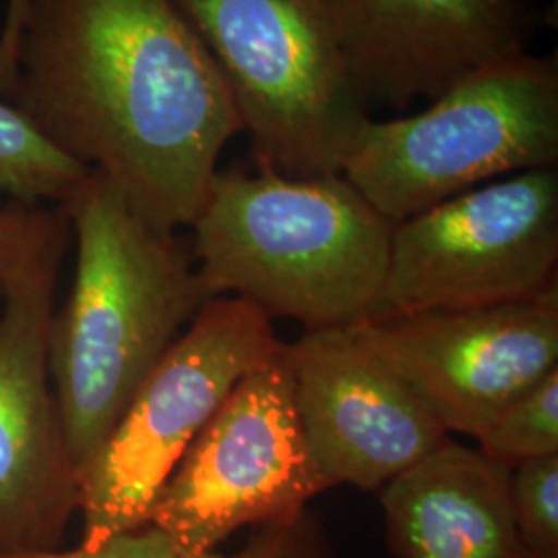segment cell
Here are the masks:
<instances>
[{
  "label": "cell",
  "instance_id": "obj_1",
  "mask_svg": "<svg viewBox=\"0 0 558 558\" xmlns=\"http://www.w3.org/2000/svg\"><path fill=\"white\" fill-rule=\"evenodd\" d=\"M0 98L168 232L191 228L242 133L174 0H32Z\"/></svg>",
  "mask_w": 558,
  "mask_h": 558
},
{
  "label": "cell",
  "instance_id": "obj_2",
  "mask_svg": "<svg viewBox=\"0 0 558 558\" xmlns=\"http://www.w3.org/2000/svg\"><path fill=\"white\" fill-rule=\"evenodd\" d=\"M62 209L77 257L50 320L48 371L81 484L143 380L214 296L191 244L143 220L98 172Z\"/></svg>",
  "mask_w": 558,
  "mask_h": 558
},
{
  "label": "cell",
  "instance_id": "obj_3",
  "mask_svg": "<svg viewBox=\"0 0 558 558\" xmlns=\"http://www.w3.org/2000/svg\"><path fill=\"white\" fill-rule=\"evenodd\" d=\"M207 292L308 329L368 319L385 283L396 223L343 177L218 172L191 223Z\"/></svg>",
  "mask_w": 558,
  "mask_h": 558
},
{
  "label": "cell",
  "instance_id": "obj_4",
  "mask_svg": "<svg viewBox=\"0 0 558 558\" xmlns=\"http://www.w3.org/2000/svg\"><path fill=\"white\" fill-rule=\"evenodd\" d=\"M220 71L259 168L341 177L366 100L325 0H174Z\"/></svg>",
  "mask_w": 558,
  "mask_h": 558
},
{
  "label": "cell",
  "instance_id": "obj_5",
  "mask_svg": "<svg viewBox=\"0 0 558 558\" xmlns=\"http://www.w3.org/2000/svg\"><path fill=\"white\" fill-rule=\"evenodd\" d=\"M557 161V59L521 52L461 77L420 114L368 120L341 177L399 223Z\"/></svg>",
  "mask_w": 558,
  "mask_h": 558
},
{
  "label": "cell",
  "instance_id": "obj_6",
  "mask_svg": "<svg viewBox=\"0 0 558 558\" xmlns=\"http://www.w3.org/2000/svg\"><path fill=\"white\" fill-rule=\"evenodd\" d=\"M283 345L255 304L236 296L205 302L81 474L80 548L145 527L191 442L239 380Z\"/></svg>",
  "mask_w": 558,
  "mask_h": 558
},
{
  "label": "cell",
  "instance_id": "obj_7",
  "mask_svg": "<svg viewBox=\"0 0 558 558\" xmlns=\"http://www.w3.org/2000/svg\"><path fill=\"white\" fill-rule=\"evenodd\" d=\"M558 172L486 182L399 221L366 320L476 311L558 294Z\"/></svg>",
  "mask_w": 558,
  "mask_h": 558
},
{
  "label": "cell",
  "instance_id": "obj_8",
  "mask_svg": "<svg viewBox=\"0 0 558 558\" xmlns=\"http://www.w3.org/2000/svg\"><path fill=\"white\" fill-rule=\"evenodd\" d=\"M325 493L294 408L290 343L246 373L163 484L147 525L216 550L246 525L294 518Z\"/></svg>",
  "mask_w": 558,
  "mask_h": 558
},
{
  "label": "cell",
  "instance_id": "obj_9",
  "mask_svg": "<svg viewBox=\"0 0 558 558\" xmlns=\"http://www.w3.org/2000/svg\"><path fill=\"white\" fill-rule=\"evenodd\" d=\"M350 331L405 383L447 435L476 440L511 401L558 368V294L362 320Z\"/></svg>",
  "mask_w": 558,
  "mask_h": 558
},
{
  "label": "cell",
  "instance_id": "obj_10",
  "mask_svg": "<svg viewBox=\"0 0 558 558\" xmlns=\"http://www.w3.org/2000/svg\"><path fill=\"white\" fill-rule=\"evenodd\" d=\"M59 274L9 292L0 313V558L64 548L80 515L73 463L48 371Z\"/></svg>",
  "mask_w": 558,
  "mask_h": 558
},
{
  "label": "cell",
  "instance_id": "obj_11",
  "mask_svg": "<svg viewBox=\"0 0 558 558\" xmlns=\"http://www.w3.org/2000/svg\"><path fill=\"white\" fill-rule=\"evenodd\" d=\"M290 359L302 439L325 490L383 488L449 439L350 327L308 329Z\"/></svg>",
  "mask_w": 558,
  "mask_h": 558
},
{
  "label": "cell",
  "instance_id": "obj_12",
  "mask_svg": "<svg viewBox=\"0 0 558 558\" xmlns=\"http://www.w3.org/2000/svg\"><path fill=\"white\" fill-rule=\"evenodd\" d=\"M364 100L396 108L527 52L519 0H325Z\"/></svg>",
  "mask_w": 558,
  "mask_h": 558
},
{
  "label": "cell",
  "instance_id": "obj_13",
  "mask_svg": "<svg viewBox=\"0 0 558 558\" xmlns=\"http://www.w3.org/2000/svg\"><path fill=\"white\" fill-rule=\"evenodd\" d=\"M511 468L447 439L383 486L387 542L398 558H534L519 538Z\"/></svg>",
  "mask_w": 558,
  "mask_h": 558
},
{
  "label": "cell",
  "instance_id": "obj_14",
  "mask_svg": "<svg viewBox=\"0 0 558 558\" xmlns=\"http://www.w3.org/2000/svg\"><path fill=\"white\" fill-rule=\"evenodd\" d=\"M7 558H338L323 519L308 507L299 515L259 525L234 555L189 550L154 525L120 534L94 550L60 548L44 555Z\"/></svg>",
  "mask_w": 558,
  "mask_h": 558
},
{
  "label": "cell",
  "instance_id": "obj_15",
  "mask_svg": "<svg viewBox=\"0 0 558 558\" xmlns=\"http://www.w3.org/2000/svg\"><path fill=\"white\" fill-rule=\"evenodd\" d=\"M92 170L64 156L20 110L0 98V193L64 205Z\"/></svg>",
  "mask_w": 558,
  "mask_h": 558
},
{
  "label": "cell",
  "instance_id": "obj_16",
  "mask_svg": "<svg viewBox=\"0 0 558 558\" xmlns=\"http://www.w3.org/2000/svg\"><path fill=\"white\" fill-rule=\"evenodd\" d=\"M73 230L60 205L29 203L0 193V296L60 274Z\"/></svg>",
  "mask_w": 558,
  "mask_h": 558
},
{
  "label": "cell",
  "instance_id": "obj_17",
  "mask_svg": "<svg viewBox=\"0 0 558 558\" xmlns=\"http://www.w3.org/2000/svg\"><path fill=\"white\" fill-rule=\"evenodd\" d=\"M486 458L507 468L558 456V368L511 401L478 439Z\"/></svg>",
  "mask_w": 558,
  "mask_h": 558
},
{
  "label": "cell",
  "instance_id": "obj_18",
  "mask_svg": "<svg viewBox=\"0 0 558 558\" xmlns=\"http://www.w3.org/2000/svg\"><path fill=\"white\" fill-rule=\"evenodd\" d=\"M509 499L527 553L534 558H558V456L515 465Z\"/></svg>",
  "mask_w": 558,
  "mask_h": 558
},
{
  "label": "cell",
  "instance_id": "obj_19",
  "mask_svg": "<svg viewBox=\"0 0 558 558\" xmlns=\"http://www.w3.org/2000/svg\"><path fill=\"white\" fill-rule=\"evenodd\" d=\"M29 7H32V0H7L4 23L0 27V96L4 94L11 77L21 27Z\"/></svg>",
  "mask_w": 558,
  "mask_h": 558
}]
</instances>
